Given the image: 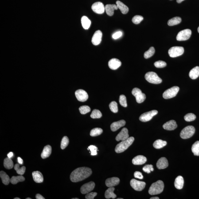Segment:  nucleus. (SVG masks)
Returning <instances> with one entry per match:
<instances>
[{
	"instance_id": "nucleus-1",
	"label": "nucleus",
	"mask_w": 199,
	"mask_h": 199,
	"mask_svg": "<svg viewBox=\"0 0 199 199\" xmlns=\"http://www.w3.org/2000/svg\"><path fill=\"white\" fill-rule=\"evenodd\" d=\"M91 174L92 170L89 168H78L71 173L70 175L71 180L74 183L79 182L88 178Z\"/></svg>"
},
{
	"instance_id": "nucleus-2",
	"label": "nucleus",
	"mask_w": 199,
	"mask_h": 199,
	"mask_svg": "<svg viewBox=\"0 0 199 199\" xmlns=\"http://www.w3.org/2000/svg\"><path fill=\"white\" fill-rule=\"evenodd\" d=\"M134 139V137H130L126 140L122 141L117 145L115 148V152L117 153L123 152L132 144Z\"/></svg>"
},
{
	"instance_id": "nucleus-3",
	"label": "nucleus",
	"mask_w": 199,
	"mask_h": 199,
	"mask_svg": "<svg viewBox=\"0 0 199 199\" xmlns=\"http://www.w3.org/2000/svg\"><path fill=\"white\" fill-rule=\"evenodd\" d=\"M164 184L163 181L158 180L152 184L149 190V193L151 195L159 194L163 190Z\"/></svg>"
},
{
	"instance_id": "nucleus-4",
	"label": "nucleus",
	"mask_w": 199,
	"mask_h": 199,
	"mask_svg": "<svg viewBox=\"0 0 199 199\" xmlns=\"http://www.w3.org/2000/svg\"><path fill=\"white\" fill-rule=\"evenodd\" d=\"M145 77L148 82L153 84H159L162 82V79L154 72H147L145 74Z\"/></svg>"
},
{
	"instance_id": "nucleus-5",
	"label": "nucleus",
	"mask_w": 199,
	"mask_h": 199,
	"mask_svg": "<svg viewBox=\"0 0 199 199\" xmlns=\"http://www.w3.org/2000/svg\"><path fill=\"white\" fill-rule=\"evenodd\" d=\"M195 132V129L193 126H188L183 129L180 136L182 139H188L193 136Z\"/></svg>"
},
{
	"instance_id": "nucleus-6",
	"label": "nucleus",
	"mask_w": 199,
	"mask_h": 199,
	"mask_svg": "<svg viewBox=\"0 0 199 199\" xmlns=\"http://www.w3.org/2000/svg\"><path fill=\"white\" fill-rule=\"evenodd\" d=\"M179 89V87L176 86L172 87L165 91L163 95V96L165 99H171L177 95Z\"/></svg>"
},
{
	"instance_id": "nucleus-7",
	"label": "nucleus",
	"mask_w": 199,
	"mask_h": 199,
	"mask_svg": "<svg viewBox=\"0 0 199 199\" xmlns=\"http://www.w3.org/2000/svg\"><path fill=\"white\" fill-rule=\"evenodd\" d=\"M132 93L135 97L136 101L138 103H142L146 99V95L142 93V91L139 88L136 87L133 89L132 91Z\"/></svg>"
},
{
	"instance_id": "nucleus-8",
	"label": "nucleus",
	"mask_w": 199,
	"mask_h": 199,
	"mask_svg": "<svg viewBox=\"0 0 199 199\" xmlns=\"http://www.w3.org/2000/svg\"><path fill=\"white\" fill-rule=\"evenodd\" d=\"M184 52V48L182 47H173L169 49L168 53L172 58H175L181 56Z\"/></svg>"
},
{
	"instance_id": "nucleus-9",
	"label": "nucleus",
	"mask_w": 199,
	"mask_h": 199,
	"mask_svg": "<svg viewBox=\"0 0 199 199\" xmlns=\"http://www.w3.org/2000/svg\"><path fill=\"white\" fill-rule=\"evenodd\" d=\"M191 33V31L190 29L184 30L179 32L176 37V39L178 41H185L189 38Z\"/></svg>"
},
{
	"instance_id": "nucleus-10",
	"label": "nucleus",
	"mask_w": 199,
	"mask_h": 199,
	"mask_svg": "<svg viewBox=\"0 0 199 199\" xmlns=\"http://www.w3.org/2000/svg\"><path fill=\"white\" fill-rule=\"evenodd\" d=\"M158 113V111L156 110H152L151 111L144 113L142 114L139 117V120L141 121L146 122L149 121Z\"/></svg>"
},
{
	"instance_id": "nucleus-11",
	"label": "nucleus",
	"mask_w": 199,
	"mask_h": 199,
	"mask_svg": "<svg viewBox=\"0 0 199 199\" xmlns=\"http://www.w3.org/2000/svg\"><path fill=\"white\" fill-rule=\"evenodd\" d=\"M130 185L135 190L141 191L144 189L146 183L143 181L137 180L135 179H132L130 181Z\"/></svg>"
},
{
	"instance_id": "nucleus-12",
	"label": "nucleus",
	"mask_w": 199,
	"mask_h": 199,
	"mask_svg": "<svg viewBox=\"0 0 199 199\" xmlns=\"http://www.w3.org/2000/svg\"><path fill=\"white\" fill-rule=\"evenodd\" d=\"M91 9L94 12L99 14H103L105 10L104 5L101 2H97L93 4Z\"/></svg>"
},
{
	"instance_id": "nucleus-13",
	"label": "nucleus",
	"mask_w": 199,
	"mask_h": 199,
	"mask_svg": "<svg viewBox=\"0 0 199 199\" xmlns=\"http://www.w3.org/2000/svg\"><path fill=\"white\" fill-rule=\"evenodd\" d=\"M95 185V183L93 181L87 183L81 187L80 191L82 194H87L93 190Z\"/></svg>"
},
{
	"instance_id": "nucleus-14",
	"label": "nucleus",
	"mask_w": 199,
	"mask_h": 199,
	"mask_svg": "<svg viewBox=\"0 0 199 199\" xmlns=\"http://www.w3.org/2000/svg\"><path fill=\"white\" fill-rule=\"evenodd\" d=\"M76 98L79 102H84L88 99V95L87 93L84 90L79 89L75 92Z\"/></svg>"
},
{
	"instance_id": "nucleus-15",
	"label": "nucleus",
	"mask_w": 199,
	"mask_h": 199,
	"mask_svg": "<svg viewBox=\"0 0 199 199\" xmlns=\"http://www.w3.org/2000/svg\"><path fill=\"white\" fill-rule=\"evenodd\" d=\"M129 138L128 131L126 128H124L121 131L117 136L115 139L117 141H124Z\"/></svg>"
},
{
	"instance_id": "nucleus-16",
	"label": "nucleus",
	"mask_w": 199,
	"mask_h": 199,
	"mask_svg": "<svg viewBox=\"0 0 199 199\" xmlns=\"http://www.w3.org/2000/svg\"><path fill=\"white\" fill-rule=\"evenodd\" d=\"M102 35L103 34L101 31L97 30L95 32L91 40L92 44L95 45H99L102 41Z\"/></svg>"
},
{
	"instance_id": "nucleus-17",
	"label": "nucleus",
	"mask_w": 199,
	"mask_h": 199,
	"mask_svg": "<svg viewBox=\"0 0 199 199\" xmlns=\"http://www.w3.org/2000/svg\"><path fill=\"white\" fill-rule=\"evenodd\" d=\"M109 68L112 70H116L121 65V62L119 60L116 58H113L109 60L108 63Z\"/></svg>"
},
{
	"instance_id": "nucleus-18",
	"label": "nucleus",
	"mask_w": 199,
	"mask_h": 199,
	"mask_svg": "<svg viewBox=\"0 0 199 199\" xmlns=\"http://www.w3.org/2000/svg\"><path fill=\"white\" fill-rule=\"evenodd\" d=\"M120 180L118 177H113L107 179L106 181V185L108 187L116 186L119 184Z\"/></svg>"
},
{
	"instance_id": "nucleus-19",
	"label": "nucleus",
	"mask_w": 199,
	"mask_h": 199,
	"mask_svg": "<svg viewBox=\"0 0 199 199\" xmlns=\"http://www.w3.org/2000/svg\"><path fill=\"white\" fill-rule=\"evenodd\" d=\"M163 128L166 130L172 131L177 128V125L176 121L172 120L165 123L163 126Z\"/></svg>"
},
{
	"instance_id": "nucleus-20",
	"label": "nucleus",
	"mask_w": 199,
	"mask_h": 199,
	"mask_svg": "<svg viewBox=\"0 0 199 199\" xmlns=\"http://www.w3.org/2000/svg\"><path fill=\"white\" fill-rule=\"evenodd\" d=\"M147 159L146 157L142 155H138L134 158L132 160V163L134 165H142L146 163Z\"/></svg>"
},
{
	"instance_id": "nucleus-21",
	"label": "nucleus",
	"mask_w": 199,
	"mask_h": 199,
	"mask_svg": "<svg viewBox=\"0 0 199 199\" xmlns=\"http://www.w3.org/2000/svg\"><path fill=\"white\" fill-rule=\"evenodd\" d=\"M126 124V121L124 120H121L118 121L113 122L110 126L111 131L113 132L116 131L120 128L124 126Z\"/></svg>"
},
{
	"instance_id": "nucleus-22",
	"label": "nucleus",
	"mask_w": 199,
	"mask_h": 199,
	"mask_svg": "<svg viewBox=\"0 0 199 199\" xmlns=\"http://www.w3.org/2000/svg\"><path fill=\"white\" fill-rule=\"evenodd\" d=\"M168 165L167 160L164 157L159 159L156 164L157 167L159 169H165L167 167Z\"/></svg>"
},
{
	"instance_id": "nucleus-23",
	"label": "nucleus",
	"mask_w": 199,
	"mask_h": 199,
	"mask_svg": "<svg viewBox=\"0 0 199 199\" xmlns=\"http://www.w3.org/2000/svg\"><path fill=\"white\" fill-rule=\"evenodd\" d=\"M105 8L106 13L109 16H112L114 14V10L118 9L117 5L115 4H107L105 7Z\"/></svg>"
},
{
	"instance_id": "nucleus-24",
	"label": "nucleus",
	"mask_w": 199,
	"mask_h": 199,
	"mask_svg": "<svg viewBox=\"0 0 199 199\" xmlns=\"http://www.w3.org/2000/svg\"><path fill=\"white\" fill-rule=\"evenodd\" d=\"M52 148L50 145H47L44 147L42 153L41 154V157L43 159H45L49 157L51 154Z\"/></svg>"
},
{
	"instance_id": "nucleus-25",
	"label": "nucleus",
	"mask_w": 199,
	"mask_h": 199,
	"mask_svg": "<svg viewBox=\"0 0 199 199\" xmlns=\"http://www.w3.org/2000/svg\"><path fill=\"white\" fill-rule=\"evenodd\" d=\"M33 180L37 183H41L43 182L44 178L42 174L39 171L34 172L32 173Z\"/></svg>"
},
{
	"instance_id": "nucleus-26",
	"label": "nucleus",
	"mask_w": 199,
	"mask_h": 199,
	"mask_svg": "<svg viewBox=\"0 0 199 199\" xmlns=\"http://www.w3.org/2000/svg\"><path fill=\"white\" fill-rule=\"evenodd\" d=\"M184 183V179L181 176H178L176 178L174 181V186L177 189H183Z\"/></svg>"
},
{
	"instance_id": "nucleus-27",
	"label": "nucleus",
	"mask_w": 199,
	"mask_h": 199,
	"mask_svg": "<svg viewBox=\"0 0 199 199\" xmlns=\"http://www.w3.org/2000/svg\"><path fill=\"white\" fill-rule=\"evenodd\" d=\"M114 190H115V188L113 187H109V189H107L105 193V197L107 199L111 198L115 199L117 197V196L114 193Z\"/></svg>"
},
{
	"instance_id": "nucleus-28",
	"label": "nucleus",
	"mask_w": 199,
	"mask_h": 199,
	"mask_svg": "<svg viewBox=\"0 0 199 199\" xmlns=\"http://www.w3.org/2000/svg\"><path fill=\"white\" fill-rule=\"evenodd\" d=\"M116 5L118 8L121 10L122 14H126L129 11V8L128 7L121 1H118L116 2Z\"/></svg>"
},
{
	"instance_id": "nucleus-29",
	"label": "nucleus",
	"mask_w": 199,
	"mask_h": 199,
	"mask_svg": "<svg viewBox=\"0 0 199 199\" xmlns=\"http://www.w3.org/2000/svg\"><path fill=\"white\" fill-rule=\"evenodd\" d=\"M189 76L192 79H196L199 76V67H196L192 69L189 73Z\"/></svg>"
},
{
	"instance_id": "nucleus-30",
	"label": "nucleus",
	"mask_w": 199,
	"mask_h": 199,
	"mask_svg": "<svg viewBox=\"0 0 199 199\" xmlns=\"http://www.w3.org/2000/svg\"><path fill=\"white\" fill-rule=\"evenodd\" d=\"M81 23L83 28L86 30L89 29L91 24V21L86 16L82 17Z\"/></svg>"
},
{
	"instance_id": "nucleus-31",
	"label": "nucleus",
	"mask_w": 199,
	"mask_h": 199,
	"mask_svg": "<svg viewBox=\"0 0 199 199\" xmlns=\"http://www.w3.org/2000/svg\"><path fill=\"white\" fill-rule=\"evenodd\" d=\"M0 177L2 179V183L5 185H8L10 182V178L5 172L1 171L0 172Z\"/></svg>"
},
{
	"instance_id": "nucleus-32",
	"label": "nucleus",
	"mask_w": 199,
	"mask_h": 199,
	"mask_svg": "<svg viewBox=\"0 0 199 199\" xmlns=\"http://www.w3.org/2000/svg\"><path fill=\"white\" fill-rule=\"evenodd\" d=\"M166 145V141H163L161 139H158L154 142L153 146L156 149H159L163 148Z\"/></svg>"
},
{
	"instance_id": "nucleus-33",
	"label": "nucleus",
	"mask_w": 199,
	"mask_h": 199,
	"mask_svg": "<svg viewBox=\"0 0 199 199\" xmlns=\"http://www.w3.org/2000/svg\"><path fill=\"white\" fill-rule=\"evenodd\" d=\"M181 17H176L169 20L168 21L167 24L169 26H173V25H178L181 22Z\"/></svg>"
},
{
	"instance_id": "nucleus-34",
	"label": "nucleus",
	"mask_w": 199,
	"mask_h": 199,
	"mask_svg": "<svg viewBox=\"0 0 199 199\" xmlns=\"http://www.w3.org/2000/svg\"><path fill=\"white\" fill-rule=\"evenodd\" d=\"M4 166L6 169H12L13 167V162L11 158L7 157L4 160Z\"/></svg>"
},
{
	"instance_id": "nucleus-35",
	"label": "nucleus",
	"mask_w": 199,
	"mask_h": 199,
	"mask_svg": "<svg viewBox=\"0 0 199 199\" xmlns=\"http://www.w3.org/2000/svg\"><path fill=\"white\" fill-rule=\"evenodd\" d=\"M25 180V178L22 175L13 176L10 179V182L13 185H16L19 182H23Z\"/></svg>"
},
{
	"instance_id": "nucleus-36",
	"label": "nucleus",
	"mask_w": 199,
	"mask_h": 199,
	"mask_svg": "<svg viewBox=\"0 0 199 199\" xmlns=\"http://www.w3.org/2000/svg\"><path fill=\"white\" fill-rule=\"evenodd\" d=\"M192 151L194 155L199 156V141H196L193 144L191 148Z\"/></svg>"
},
{
	"instance_id": "nucleus-37",
	"label": "nucleus",
	"mask_w": 199,
	"mask_h": 199,
	"mask_svg": "<svg viewBox=\"0 0 199 199\" xmlns=\"http://www.w3.org/2000/svg\"><path fill=\"white\" fill-rule=\"evenodd\" d=\"M103 130L102 129L99 128H96L92 129L90 132V135L91 136L94 137L97 136L103 133Z\"/></svg>"
},
{
	"instance_id": "nucleus-38",
	"label": "nucleus",
	"mask_w": 199,
	"mask_h": 199,
	"mask_svg": "<svg viewBox=\"0 0 199 199\" xmlns=\"http://www.w3.org/2000/svg\"><path fill=\"white\" fill-rule=\"evenodd\" d=\"M14 169L16 171L17 174L20 175H23L25 173L26 168L24 166L20 167L19 165L18 164H16L14 166Z\"/></svg>"
},
{
	"instance_id": "nucleus-39",
	"label": "nucleus",
	"mask_w": 199,
	"mask_h": 199,
	"mask_svg": "<svg viewBox=\"0 0 199 199\" xmlns=\"http://www.w3.org/2000/svg\"><path fill=\"white\" fill-rule=\"evenodd\" d=\"M155 51V49L154 47H151L148 50L145 52L144 54V57L145 59L150 58L154 54Z\"/></svg>"
},
{
	"instance_id": "nucleus-40",
	"label": "nucleus",
	"mask_w": 199,
	"mask_h": 199,
	"mask_svg": "<svg viewBox=\"0 0 199 199\" xmlns=\"http://www.w3.org/2000/svg\"><path fill=\"white\" fill-rule=\"evenodd\" d=\"M102 116L101 112L99 110L97 109L94 110L91 115V117L93 119L100 118Z\"/></svg>"
},
{
	"instance_id": "nucleus-41",
	"label": "nucleus",
	"mask_w": 199,
	"mask_h": 199,
	"mask_svg": "<svg viewBox=\"0 0 199 199\" xmlns=\"http://www.w3.org/2000/svg\"><path fill=\"white\" fill-rule=\"evenodd\" d=\"M69 143V139L68 137L67 136H65L63 137L62 140L60 148L61 149H64L68 146Z\"/></svg>"
},
{
	"instance_id": "nucleus-42",
	"label": "nucleus",
	"mask_w": 199,
	"mask_h": 199,
	"mask_svg": "<svg viewBox=\"0 0 199 199\" xmlns=\"http://www.w3.org/2000/svg\"><path fill=\"white\" fill-rule=\"evenodd\" d=\"M110 110L113 113H117L118 111L117 103L115 101L111 102L109 104Z\"/></svg>"
},
{
	"instance_id": "nucleus-43",
	"label": "nucleus",
	"mask_w": 199,
	"mask_h": 199,
	"mask_svg": "<svg viewBox=\"0 0 199 199\" xmlns=\"http://www.w3.org/2000/svg\"><path fill=\"white\" fill-rule=\"evenodd\" d=\"M79 110L81 114H85L91 111V109L89 106H83L79 107Z\"/></svg>"
},
{
	"instance_id": "nucleus-44",
	"label": "nucleus",
	"mask_w": 199,
	"mask_h": 199,
	"mask_svg": "<svg viewBox=\"0 0 199 199\" xmlns=\"http://www.w3.org/2000/svg\"><path fill=\"white\" fill-rule=\"evenodd\" d=\"M196 117L194 114L193 113H189L187 114L184 117L185 121L187 122L192 121L196 119Z\"/></svg>"
},
{
	"instance_id": "nucleus-45",
	"label": "nucleus",
	"mask_w": 199,
	"mask_h": 199,
	"mask_svg": "<svg viewBox=\"0 0 199 199\" xmlns=\"http://www.w3.org/2000/svg\"><path fill=\"white\" fill-rule=\"evenodd\" d=\"M119 102L121 105L124 107H127V99L124 95H121L119 96Z\"/></svg>"
},
{
	"instance_id": "nucleus-46",
	"label": "nucleus",
	"mask_w": 199,
	"mask_h": 199,
	"mask_svg": "<svg viewBox=\"0 0 199 199\" xmlns=\"http://www.w3.org/2000/svg\"><path fill=\"white\" fill-rule=\"evenodd\" d=\"M143 17L141 16L136 15L134 16L132 19V21L134 23L138 25L143 21Z\"/></svg>"
},
{
	"instance_id": "nucleus-47",
	"label": "nucleus",
	"mask_w": 199,
	"mask_h": 199,
	"mask_svg": "<svg viewBox=\"0 0 199 199\" xmlns=\"http://www.w3.org/2000/svg\"><path fill=\"white\" fill-rule=\"evenodd\" d=\"M87 150H89L91 151V156H95L97 154V152L98 151L97 148L94 145H91L89 146Z\"/></svg>"
},
{
	"instance_id": "nucleus-48",
	"label": "nucleus",
	"mask_w": 199,
	"mask_h": 199,
	"mask_svg": "<svg viewBox=\"0 0 199 199\" xmlns=\"http://www.w3.org/2000/svg\"><path fill=\"white\" fill-rule=\"evenodd\" d=\"M154 65L157 68H163L166 66L167 64L166 62L162 60H159L154 62Z\"/></svg>"
},
{
	"instance_id": "nucleus-49",
	"label": "nucleus",
	"mask_w": 199,
	"mask_h": 199,
	"mask_svg": "<svg viewBox=\"0 0 199 199\" xmlns=\"http://www.w3.org/2000/svg\"><path fill=\"white\" fill-rule=\"evenodd\" d=\"M143 170L144 172L147 173H150V172L153 171L154 170L152 165H146L143 168Z\"/></svg>"
},
{
	"instance_id": "nucleus-50",
	"label": "nucleus",
	"mask_w": 199,
	"mask_h": 199,
	"mask_svg": "<svg viewBox=\"0 0 199 199\" xmlns=\"http://www.w3.org/2000/svg\"><path fill=\"white\" fill-rule=\"evenodd\" d=\"M97 195V193L95 192H91V193L87 194L85 196V198L86 199H94V198Z\"/></svg>"
},
{
	"instance_id": "nucleus-51",
	"label": "nucleus",
	"mask_w": 199,
	"mask_h": 199,
	"mask_svg": "<svg viewBox=\"0 0 199 199\" xmlns=\"http://www.w3.org/2000/svg\"><path fill=\"white\" fill-rule=\"evenodd\" d=\"M122 35V32L119 31L116 32L113 35L112 37L114 39L116 40L121 37Z\"/></svg>"
},
{
	"instance_id": "nucleus-52",
	"label": "nucleus",
	"mask_w": 199,
	"mask_h": 199,
	"mask_svg": "<svg viewBox=\"0 0 199 199\" xmlns=\"http://www.w3.org/2000/svg\"><path fill=\"white\" fill-rule=\"evenodd\" d=\"M134 177L135 178L139 179H142L143 177L141 172L137 171L135 172L134 174Z\"/></svg>"
},
{
	"instance_id": "nucleus-53",
	"label": "nucleus",
	"mask_w": 199,
	"mask_h": 199,
	"mask_svg": "<svg viewBox=\"0 0 199 199\" xmlns=\"http://www.w3.org/2000/svg\"><path fill=\"white\" fill-rule=\"evenodd\" d=\"M36 198L37 199H45V198L43 196H42L41 194H36Z\"/></svg>"
},
{
	"instance_id": "nucleus-54",
	"label": "nucleus",
	"mask_w": 199,
	"mask_h": 199,
	"mask_svg": "<svg viewBox=\"0 0 199 199\" xmlns=\"http://www.w3.org/2000/svg\"><path fill=\"white\" fill-rule=\"evenodd\" d=\"M17 160H18V162L19 163L21 164V165H22L23 162V160L22 159L20 158V157H18V158H17Z\"/></svg>"
},
{
	"instance_id": "nucleus-55",
	"label": "nucleus",
	"mask_w": 199,
	"mask_h": 199,
	"mask_svg": "<svg viewBox=\"0 0 199 199\" xmlns=\"http://www.w3.org/2000/svg\"><path fill=\"white\" fill-rule=\"evenodd\" d=\"M13 156V153L12 152H10L7 154L8 157L10 158H12Z\"/></svg>"
},
{
	"instance_id": "nucleus-56",
	"label": "nucleus",
	"mask_w": 199,
	"mask_h": 199,
	"mask_svg": "<svg viewBox=\"0 0 199 199\" xmlns=\"http://www.w3.org/2000/svg\"><path fill=\"white\" fill-rule=\"evenodd\" d=\"M185 1V0H177V2L178 3H181V2H182L183 1Z\"/></svg>"
},
{
	"instance_id": "nucleus-57",
	"label": "nucleus",
	"mask_w": 199,
	"mask_h": 199,
	"mask_svg": "<svg viewBox=\"0 0 199 199\" xmlns=\"http://www.w3.org/2000/svg\"><path fill=\"white\" fill-rule=\"evenodd\" d=\"M150 199H159V198L158 197H152L150 198Z\"/></svg>"
},
{
	"instance_id": "nucleus-58",
	"label": "nucleus",
	"mask_w": 199,
	"mask_h": 199,
	"mask_svg": "<svg viewBox=\"0 0 199 199\" xmlns=\"http://www.w3.org/2000/svg\"><path fill=\"white\" fill-rule=\"evenodd\" d=\"M14 199H20L19 198H18V197L15 198H14Z\"/></svg>"
},
{
	"instance_id": "nucleus-59",
	"label": "nucleus",
	"mask_w": 199,
	"mask_h": 199,
	"mask_svg": "<svg viewBox=\"0 0 199 199\" xmlns=\"http://www.w3.org/2000/svg\"><path fill=\"white\" fill-rule=\"evenodd\" d=\"M198 33H199V26L198 28Z\"/></svg>"
},
{
	"instance_id": "nucleus-60",
	"label": "nucleus",
	"mask_w": 199,
	"mask_h": 199,
	"mask_svg": "<svg viewBox=\"0 0 199 199\" xmlns=\"http://www.w3.org/2000/svg\"><path fill=\"white\" fill-rule=\"evenodd\" d=\"M31 198H26V199H31Z\"/></svg>"
},
{
	"instance_id": "nucleus-61",
	"label": "nucleus",
	"mask_w": 199,
	"mask_h": 199,
	"mask_svg": "<svg viewBox=\"0 0 199 199\" xmlns=\"http://www.w3.org/2000/svg\"><path fill=\"white\" fill-rule=\"evenodd\" d=\"M72 199H79V198H73Z\"/></svg>"
},
{
	"instance_id": "nucleus-62",
	"label": "nucleus",
	"mask_w": 199,
	"mask_h": 199,
	"mask_svg": "<svg viewBox=\"0 0 199 199\" xmlns=\"http://www.w3.org/2000/svg\"><path fill=\"white\" fill-rule=\"evenodd\" d=\"M118 199H123L122 198H118Z\"/></svg>"
}]
</instances>
